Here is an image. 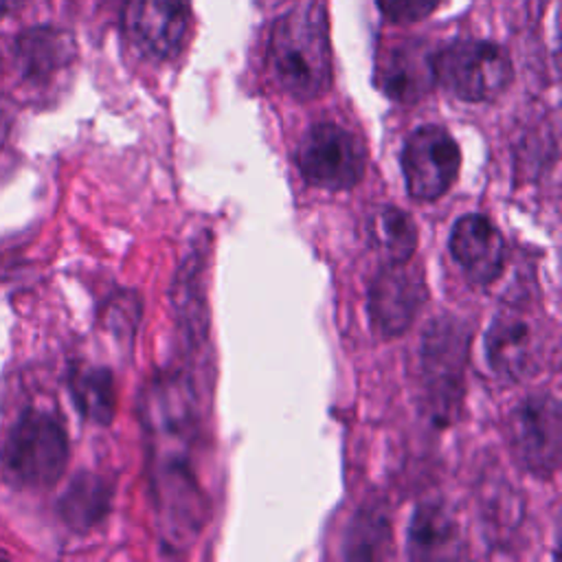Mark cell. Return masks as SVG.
Listing matches in <instances>:
<instances>
[{"label":"cell","mask_w":562,"mask_h":562,"mask_svg":"<svg viewBox=\"0 0 562 562\" xmlns=\"http://www.w3.org/2000/svg\"><path fill=\"white\" fill-rule=\"evenodd\" d=\"M64 424L46 411L29 408L9 428L2 459L9 474L31 487L55 485L68 465Z\"/></svg>","instance_id":"3957f363"},{"label":"cell","mask_w":562,"mask_h":562,"mask_svg":"<svg viewBox=\"0 0 562 562\" xmlns=\"http://www.w3.org/2000/svg\"><path fill=\"white\" fill-rule=\"evenodd\" d=\"M296 165L310 184L342 191L362 180L367 149L347 127L338 123H316L299 145Z\"/></svg>","instance_id":"8992f818"},{"label":"cell","mask_w":562,"mask_h":562,"mask_svg":"<svg viewBox=\"0 0 562 562\" xmlns=\"http://www.w3.org/2000/svg\"><path fill=\"white\" fill-rule=\"evenodd\" d=\"M202 261L198 255H191L173 283V310L178 314L180 325L187 329L189 338H204L206 331V305L202 294Z\"/></svg>","instance_id":"d6986e66"},{"label":"cell","mask_w":562,"mask_h":562,"mask_svg":"<svg viewBox=\"0 0 562 562\" xmlns=\"http://www.w3.org/2000/svg\"><path fill=\"white\" fill-rule=\"evenodd\" d=\"M468 351V334L454 321H437L424 336L422 364L432 415L439 422L454 417L461 402V373Z\"/></svg>","instance_id":"9c48e42d"},{"label":"cell","mask_w":562,"mask_h":562,"mask_svg":"<svg viewBox=\"0 0 562 562\" xmlns=\"http://www.w3.org/2000/svg\"><path fill=\"white\" fill-rule=\"evenodd\" d=\"M110 501L112 490L105 483V479L92 472H81L70 481V485L61 494L59 514L68 527L86 531L105 518Z\"/></svg>","instance_id":"2e32d148"},{"label":"cell","mask_w":562,"mask_h":562,"mask_svg":"<svg viewBox=\"0 0 562 562\" xmlns=\"http://www.w3.org/2000/svg\"><path fill=\"white\" fill-rule=\"evenodd\" d=\"M490 367L514 382L533 378L547 356V334L540 318L522 303H507L485 334Z\"/></svg>","instance_id":"5b68a950"},{"label":"cell","mask_w":562,"mask_h":562,"mask_svg":"<svg viewBox=\"0 0 562 562\" xmlns=\"http://www.w3.org/2000/svg\"><path fill=\"white\" fill-rule=\"evenodd\" d=\"M435 53L419 40L386 44L375 61V83L393 101L415 103L435 86Z\"/></svg>","instance_id":"7c38bea8"},{"label":"cell","mask_w":562,"mask_h":562,"mask_svg":"<svg viewBox=\"0 0 562 562\" xmlns=\"http://www.w3.org/2000/svg\"><path fill=\"white\" fill-rule=\"evenodd\" d=\"M514 459L536 476H553L562 454L560 402L549 393L525 397L507 419Z\"/></svg>","instance_id":"52a82bcc"},{"label":"cell","mask_w":562,"mask_h":562,"mask_svg":"<svg viewBox=\"0 0 562 562\" xmlns=\"http://www.w3.org/2000/svg\"><path fill=\"white\" fill-rule=\"evenodd\" d=\"M15 66L26 83L42 86L68 68L77 55L75 37L59 26H33L18 35Z\"/></svg>","instance_id":"5bb4252c"},{"label":"cell","mask_w":562,"mask_h":562,"mask_svg":"<svg viewBox=\"0 0 562 562\" xmlns=\"http://www.w3.org/2000/svg\"><path fill=\"white\" fill-rule=\"evenodd\" d=\"M268 66L283 92L312 101L331 86V44L327 18L316 4L283 13L268 37Z\"/></svg>","instance_id":"7a4b0ae2"},{"label":"cell","mask_w":562,"mask_h":562,"mask_svg":"<svg viewBox=\"0 0 562 562\" xmlns=\"http://www.w3.org/2000/svg\"><path fill=\"white\" fill-rule=\"evenodd\" d=\"M461 149L441 125L417 127L404 143L402 169L413 200L430 202L441 198L457 180Z\"/></svg>","instance_id":"ba28073f"},{"label":"cell","mask_w":562,"mask_h":562,"mask_svg":"<svg viewBox=\"0 0 562 562\" xmlns=\"http://www.w3.org/2000/svg\"><path fill=\"white\" fill-rule=\"evenodd\" d=\"M70 395L77 411L92 424L108 426L116 411L114 378L105 367H77L70 371Z\"/></svg>","instance_id":"e0dca14e"},{"label":"cell","mask_w":562,"mask_h":562,"mask_svg":"<svg viewBox=\"0 0 562 562\" xmlns=\"http://www.w3.org/2000/svg\"><path fill=\"white\" fill-rule=\"evenodd\" d=\"M140 422L149 441V481L165 547L187 549L206 522V496L193 468L198 439L195 395L187 375H156L140 397Z\"/></svg>","instance_id":"6da1fadb"},{"label":"cell","mask_w":562,"mask_h":562,"mask_svg":"<svg viewBox=\"0 0 562 562\" xmlns=\"http://www.w3.org/2000/svg\"><path fill=\"white\" fill-rule=\"evenodd\" d=\"M450 252L472 283H494L505 268V241L496 224L479 213L457 220L450 233Z\"/></svg>","instance_id":"4fadbf2b"},{"label":"cell","mask_w":562,"mask_h":562,"mask_svg":"<svg viewBox=\"0 0 562 562\" xmlns=\"http://www.w3.org/2000/svg\"><path fill=\"white\" fill-rule=\"evenodd\" d=\"M461 531L454 516L439 503H424L415 509L408 527L411 558L439 560L461 555Z\"/></svg>","instance_id":"9a60e30c"},{"label":"cell","mask_w":562,"mask_h":562,"mask_svg":"<svg viewBox=\"0 0 562 562\" xmlns=\"http://www.w3.org/2000/svg\"><path fill=\"white\" fill-rule=\"evenodd\" d=\"M432 66L435 83L468 103L496 99L514 75L507 53L487 40H457L435 53Z\"/></svg>","instance_id":"277c9868"},{"label":"cell","mask_w":562,"mask_h":562,"mask_svg":"<svg viewBox=\"0 0 562 562\" xmlns=\"http://www.w3.org/2000/svg\"><path fill=\"white\" fill-rule=\"evenodd\" d=\"M18 2H20V0H0V20L7 18V15L15 9Z\"/></svg>","instance_id":"7402d4cb"},{"label":"cell","mask_w":562,"mask_h":562,"mask_svg":"<svg viewBox=\"0 0 562 562\" xmlns=\"http://www.w3.org/2000/svg\"><path fill=\"white\" fill-rule=\"evenodd\" d=\"M426 301V283L419 268L386 263L369 288V316L378 334L393 338L404 334Z\"/></svg>","instance_id":"8fae6325"},{"label":"cell","mask_w":562,"mask_h":562,"mask_svg":"<svg viewBox=\"0 0 562 562\" xmlns=\"http://www.w3.org/2000/svg\"><path fill=\"white\" fill-rule=\"evenodd\" d=\"M375 2H378L380 13L389 22L408 24V22H417V20L426 18L428 13H432L441 0H375Z\"/></svg>","instance_id":"ffe728a7"},{"label":"cell","mask_w":562,"mask_h":562,"mask_svg":"<svg viewBox=\"0 0 562 562\" xmlns=\"http://www.w3.org/2000/svg\"><path fill=\"white\" fill-rule=\"evenodd\" d=\"M187 0H127L123 29L132 46L149 59H171L189 33Z\"/></svg>","instance_id":"30bf717a"},{"label":"cell","mask_w":562,"mask_h":562,"mask_svg":"<svg viewBox=\"0 0 562 562\" xmlns=\"http://www.w3.org/2000/svg\"><path fill=\"white\" fill-rule=\"evenodd\" d=\"M369 235L386 263H406L417 248V226L413 217L397 206H380L369 217Z\"/></svg>","instance_id":"ac0fdd59"},{"label":"cell","mask_w":562,"mask_h":562,"mask_svg":"<svg viewBox=\"0 0 562 562\" xmlns=\"http://www.w3.org/2000/svg\"><path fill=\"white\" fill-rule=\"evenodd\" d=\"M9 127H11V114H9V108L4 103H0V143L4 140V136L9 134Z\"/></svg>","instance_id":"44dd1931"}]
</instances>
